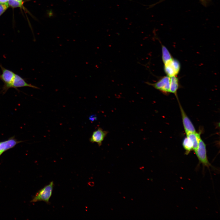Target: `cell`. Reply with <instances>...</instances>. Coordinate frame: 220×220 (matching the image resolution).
Segmentation results:
<instances>
[{
	"mask_svg": "<svg viewBox=\"0 0 220 220\" xmlns=\"http://www.w3.org/2000/svg\"><path fill=\"white\" fill-rule=\"evenodd\" d=\"M54 184L53 181L39 190L31 200L32 202L43 201L47 204L50 203V199L52 196Z\"/></svg>",
	"mask_w": 220,
	"mask_h": 220,
	"instance_id": "obj_1",
	"label": "cell"
},
{
	"mask_svg": "<svg viewBox=\"0 0 220 220\" xmlns=\"http://www.w3.org/2000/svg\"><path fill=\"white\" fill-rule=\"evenodd\" d=\"M0 67L2 71V74L0 75V79L4 83L2 92L3 94H5L9 89L12 88V82L15 73L5 68L1 64H0Z\"/></svg>",
	"mask_w": 220,
	"mask_h": 220,
	"instance_id": "obj_2",
	"label": "cell"
},
{
	"mask_svg": "<svg viewBox=\"0 0 220 220\" xmlns=\"http://www.w3.org/2000/svg\"><path fill=\"white\" fill-rule=\"evenodd\" d=\"M199 163L204 167L208 168L211 166L207 158L206 145L201 139L197 149L194 151Z\"/></svg>",
	"mask_w": 220,
	"mask_h": 220,
	"instance_id": "obj_3",
	"label": "cell"
},
{
	"mask_svg": "<svg viewBox=\"0 0 220 220\" xmlns=\"http://www.w3.org/2000/svg\"><path fill=\"white\" fill-rule=\"evenodd\" d=\"M145 83L149 85L152 86L164 94L167 95L170 93V77L169 76L166 75L163 76L154 83L148 82Z\"/></svg>",
	"mask_w": 220,
	"mask_h": 220,
	"instance_id": "obj_4",
	"label": "cell"
},
{
	"mask_svg": "<svg viewBox=\"0 0 220 220\" xmlns=\"http://www.w3.org/2000/svg\"><path fill=\"white\" fill-rule=\"evenodd\" d=\"M163 64L164 71L167 75L170 77L177 76L180 70V62L173 58Z\"/></svg>",
	"mask_w": 220,
	"mask_h": 220,
	"instance_id": "obj_5",
	"label": "cell"
},
{
	"mask_svg": "<svg viewBox=\"0 0 220 220\" xmlns=\"http://www.w3.org/2000/svg\"><path fill=\"white\" fill-rule=\"evenodd\" d=\"M178 102L181 111L182 123L186 134L196 132L193 124L186 115L179 101Z\"/></svg>",
	"mask_w": 220,
	"mask_h": 220,
	"instance_id": "obj_6",
	"label": "cell"
},
{
	"mask_svg": "<svg viewBox=\"0 0 220 220\" xmlns=\"http://www.w3.org/2000/svg\"><path fill=\"white\" fill-rule=\"evenodd\" d=\"M108 132L104 130L102 128L99 127L94 131L89 139L90 142L96 143L99 146H101Z\"/></svg>",
	"mask_w": 220,
	"mask_h": 220,
	"instance_id": "obj_7",
	"label": "cell"
},
{
	"mask_svg": "<svg viewBox=\"0 0 220 220\" xmlns=\"http://www.w3.org/2000/svg\"><path fill=\"white\" fill-rule=\"evenodd\" d=\"M24 87L39 89L37 86L28 83L24 78L18 74H15L12 83V88L18 90V88Z\"/></svg>",
	"mask_w": 220,
	"mask_h": 220,
	"instance_id": "obj_8",
	"label": "cell"
},
{
	"mask_svg": "<svg viewBox=\"0 0 220 220\" xmlns=\"http://www.w3.org/2000/svg\"><path fill=\"white\" fill-rule=\"evenodd\" d=\"M20 142L13 138L0 142V156L6 151L13 148Z\"/></svg>",
	"mask_w": 220,
	"mask_h": 220,
	"instance_id": "obj_9",
	"label": "cell"
},
{
	"mask_svg": "<svg viewBox=\"0 0 220 220\" xmlns=\"http://www.w3.org/2000/svg\"><path fill=\"white\" fill-rule=\"evenodd\" d=\"M179 86V79L177 76L170 77V93L174 94L177 99V91Z\"/></svg>",
	"mask_w": 220,
	"mask_h": 220,
	"instance_id": "obj_10",
	"label": "cell"
},
{
	"mask_svg": "<svg viewBox=\"0 0 220 220\" xmlns=\"http://www.w3.org/2000/svg\"><path fill=\"white\" fill-rule=\"evenodd\" d=\"M188 137L192 142L193 144V150L195 151L197 148L200 139V134L196 132L190 133L186 134Z\"/></svg>",
	"mask_w": 220,
	"mask_h": 220,
	"instance_id": "obj_11",
	"label": "cell"
},
{
	"mask_svg": "<svg viewBox=\"0 0 220 220\" xmlns=\"http://www.w3.org/2000/svg\"><path fill=\"white\" fill-rule=\"evenodd\" d=\"M182 145L183 148L185 150L186 154H189L191 151L193 150V143L190 140L187 136L183 140Z\"/></svg>",
	"mask_w": 220,
	"mask_h": 220,
	"instance_id": "obj_12",
	"label": "cell"
},
{
	"mask_svg": "<svg viewBox=\"0 0 220 220\" xmlns=\"http://www.w3.org/2000/svg\"><path fill=\"white\" fill-rule=\"evenodd\" d=\"M162 59L163 63L170 60L173 58L171 54L167 49L162 44Z\"/></svg>",
	"mask_w": 220,
	"mask_h": 220,
	"instance_id": "obj_13",
	"label": "cell"
},
{
	"mask_svg": "<svg viewBox=\"0 0 220 220\" xmlns=\"http://www.w3.org/2000/svg\"><path fill=\"white\" fill-rule=\"evenodd\" d=\"M8 4L13 7H21L22 5V3L17 0H8Z\"/></svg>",
	"mask_w": 220,
	"mask_h": 220,
	"instance_id": "obj_14",
	"label": "cell"
},
{
	"mask_svg": "<svg viewBox=\"0 0 220 220\" xmlns=\"http://www.w3.org/2000/svg\"><path fill=\"white\" fill-rule=\"evenodd\" d=\"M8 7V3H0V16L5 12Z\"/></svg>",
	"mask_w": 220,
	"mask_h": 220,
	"instance_id": "obj_15",
	"label": "cell"
},
{
	"mask_svg": "<svg viewBox=\"0 0 220 220\" xmlns=\"http://www.w3.org/2000/svg\"><path fill=\"white\" fill-rule=\"evenodd\" d=\"M201 4L205 6H207L210 3L211 0H199Z\"/></svg>",
	"mask_w": 220,
	"mask_h": 220,
	"instance_id": "obj_16",
	"label": "cell"
},
{
	"mask_svg": "<svg viewBox=\"0 0 220 220\" xmlns=\"http://www.w3.org/2000/svg\"><path fill=\"white\" fill-rule=\"evenodd\" d=\"M8 0H0V3H8Z\"/></svg>",
	"mask_w": 220,
	"mask_h": 220,
	"instance_id": "obj_17",
	"label": "cell"
},
{
	"mask_svg": "<svg viewBox=\"0 0 220 220\" xmlns=\"http://www.w3.org/2000/svg\"><path fill=\"white\" fill-rule=\"evenodd\" d=\"M165 0H160L157 3H156L155 4H155H157V3H159L161 2H162L164 1H165Z\"/></svg>",
	"mask_w": 220,
	"mask_h": 220,
	"instance_id": "obj_18",
	"label": "cell"
},
{
	"mask_svg": "<svg viewBox=\"0 0 220 220\" xmlns=\"http://www.w3.org/2000/svg\"><path fill=\"white\" fill-rule=\"evenodd\" d=\"M17 0L21 2L22 3V0Z\"/></svg>",
	"mask_w": 220,
	"mask_h": 220,
	"instance_id": "obj_19",
	"label": "cell"
}]
</instances>
